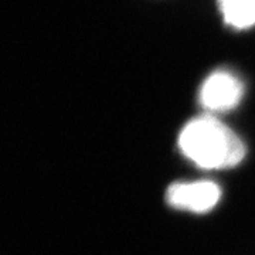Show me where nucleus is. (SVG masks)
<instances>
[{
	"instance_id": "nucleus-4",
	"label": "nucleus",
	"mask_w": 255,
	"mask_h": 255,
	"mask_svg": "<svg viewBox=\"0 0 255 255\" xmlns=\"http://www.w3.org/2000/svg\"><path fill=\"white\" fill-rule=\"evenodd\" d=\"M226 23L236 28L255 24V0H219Z\"/></svg>"
},
{
	"instance_id": "nucleus-2",
	"label": "nucleus",
	"mask_w": 255,
	"mask_h": 255,
	"mask_svg": "<svg viewBox=\"0 0 255 255\" xmlns=\"http://www.w3.org/2000/svg\"><path fill=\"white\" fill-rule=\"evenodd\" d=\"M244 94L243 82L228 71H216L206 78L199 94L201 107L209 112L236 108Z\"/></svg>"
},
{
	"instance_id": "nucleus-1",
	"label": "nucleus",
	"mask_w": 255,
	"mask_h": 255,
	"mask_svg": "<svg viewBox=\"0 0 255 255\" xmlns=\"http://www.w3.org/2000/svg\"><path fill=\"white\" fill-rule=\"evenodd\" d=\"M179 147L183 155L203 169L233 167L246 156V146L237 133L211 115L186 124L179 135Z\"/></svg>"
},
{
	"instance_id": "nucleus-3",
	"label": "nucleus",
	"mask_w": 255,
	"mask_h": 255,
	"mask_svg": "<svg viewBox=\"0 0 255 255\" xmlns=\"http://www.w3.org/2000/svg\"><path fill=\"white\" fill-rule=\"evenodd\" d=\"M221 197L220 187L213 182L200 180L190 183H173L166 191V201L174 209L207 213L214 209Z\"/></svg>"
}]
</instances>
